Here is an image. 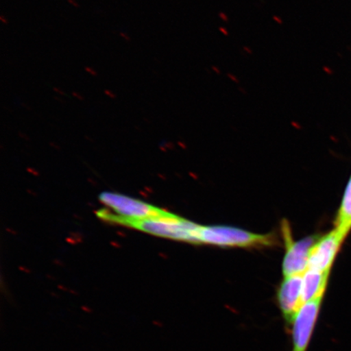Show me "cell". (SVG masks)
<instances>
[{"label":"cell","mask_w":351,"mask_h":351,"mask_svg":"<svg viewBox=\"0 0 351 351\" xmlns=\"http://www.w3.org/2000/svg\"><path fill=\"white\" fill-rule=\"evenodd\" d=\"M345 238L351 230V178L346 186L339 215L336 221V229Z\"/></svg>","instance_id":"cell-9"},{"label":"cell","mask_w":351,"mask_h":351,"mask_svg":"<svg viewBox=\"0 0 351 351\" xmlns=\"http://www.w3.org/2000/svg\"><path fill=\"white\" fill-rule=\"evenodd\" d=\"M323 297L302 304L293 318L292 351H307L318 322Z\"/></svg>","instance_id":"cell-5"},{"label":"cell","mask_w":351,"mask_h":351,"mask_svg":"<svg viewBox=\"0 0 351 351\" xmlns=\"http://www.w3.org/2000/svg\"><path fill=\"white\" fill-rule=\"evenodd\" d=\"M278 306L287 326H291L302 302V275L287 276L278 291Z\"/></svg>","instance_id":"cell-7"},{"label":"cell","mask_w":351,"mask_h":351,"mask_svg":"<svg viewBox=\"0 0 351 351\" xmlns=\"http://www.w3.org/2000/svg\"><path fill=\"white\" fill-rule=\"evenodd\" d=\"M344 239L336 230L319 239L311 249L308 269L323 273L330 271L332 263Z\"/></svg>","instance_id":"cell-6"},{"label":"cell","mask_w":351,"mask_h":351,"mask_svg":"<svg viewBox=\"0 0 351 351\" xmlns=\"http://www.w3.org/2000/svg\"><path fill=\"white\" fill-rule=\"evenodd\" d=\"M282 228L285 249H287L282 265L284 276L287 278V276L304 275L308 269L311 249L318 239L315 236H311L295 241L292 239L291 227L287 221H282Z\"/></svg>","instance_id":"cell-4"},{"label":"cell","mask_w":351,"mask_h":351,"mask_svg":"<svg viewBox=\"0 0 351 351\" xmlns=\"http://www.w3.org/2000/svg\"><path fill=\"white\" fill-rule=\"evenodd\" d=\"M121 36L125 39L126 42H130L131 38L127 35L125 33L121 32L120 33Z\"/></svg>","instance_id":"cell-14"},{"label":"cell","mask_w":351,"mask_h":351,"mask_svg":"<svg viewBox=\"0 0 351 351\" xmlns=\"http://www.w3.org/2000/svg\"><path fill=\"white\" fill-rule=\"evenodd\" d=\"M85 70L88 73L91 74L92 76L95 77V76L98 75V72L96 71V70L94 69L93 68L88 67V66H86V67L85 68Z\"/></svg>","instance_id":"cell-10"},{"label":"cell","mask_w":351,"mask_h":351,"mask_svg":"<svg viewBox=\"0 0 351 351\" xmlns=\"http://www.w3.org/2000/svg\"><path fill=\"white\" fill-rule=\"evenodd\" d=\"M0 21H1L2 23L4 24V25H8V19H6L5 16H4L3 15H2L1 16H0Z\"/></svg>","instance_id":"cell-15"},{"label":"cell","mask_w":351,"mask_h":351,"mask_svg":"<svg viewBox=\"0 0 351 351\" xmlns=\"http://www.w3.org/2000/svg\"><path fill=\"white\" fill-rule=\"evenodd\" d=\"M69 3L73 4V5L77 8H80L79 3H77L76 1H74V0H69Z\"/></svg>","instance_id":"cell-16"},{"label":"cell","mask_w":351,"mask_h":351,"mask_svg":"<svg viewBox=\"0 0 351 351\" xmlns=\"http://www.w3.org/2000/svg\"><path fill=\"white\" fill-rule=\"evenodd\" d=\"M122 226L134 228L160 238L201 244V226L168 212L159 217L126 221Z\"/></svg>","instance_id":"cell-2"},{"label":"cell","mask_w":351,"mask_h":351,"mask_svg":"<svg viewBox=\"0 0 351 351\" xmlns=\"http://www.w3.org/2000/svg\"><path fill=\"white\" fill-rule=\"evenodd\" d=\"M274 235L256 234L239 228L201 226L200 243L221 247H267L275 243Z\"/></svg>","instance_id":"cell-3"},{"label":"cell","mask_w":351,"mask_h":351,"mask_svg":"<svg viewBox=\"0 0 351 351\" xmlns=\"http://www.w3.org/2000/svg\"><path fill=\"white\" fill-rule=\"evenodd\" d=\"M104 94L108 95V97L111 98V99H116V95L113 93L112 91L111 90H104Z\"/></svg>","instance_id":"cell-11"},{"label":"cell","mask_w":351,"mask_h":351,"mask_svg":"<svg viewBox=\"0 0 351 351\" xmlns=\"http://www.w3.org/2000/svg\"><path fill=\"white\" fill-rule=\"evenodd\" d=\"M53 90L56 92L57 94H59L60 95H66L65 92L60 89V88L54 87Z\"/></svg>","instance_id":"cell-13"},{"label":"cell","mask_w":351,"mask_h":351,"mask_svg":"<svg viewBox=\"0 0 351 351\" xmlns=\"http://www.w3.org/2000/svg\"><path fill=\"white\" fill-rule=\"evenodd\" d=\"M329 271L307 269L302 275V302L304 304L315 298L324 297L328 283Z\"/></svg>","instance_id":"cell-8"},{"label":"cell","mask_w":351,"mask_h":351,"mask_svg":"<svg viewBox=\"0 0 351 351\" xmlns=\"http://www.w3.org/2000/svg\"><path fill=\"white\" fill-rule=\"evenodd\" d=\"M73 95L74 96V97L77 98L79 100L83 101V100L85 99V98L83 97L82 95H81L80 94L77 93V92H76V91H73Z\"/></svg>","instance_id":"cell-12"},{"label":"cell","mask_w":351,"mask_h":351,"mask_svg":"<svg viewBox=\"0 0 351 351\" xmlns=\"http://www.w3.org/2000/svg\"><path fill=\"white\" fill-rule=\"evenodd\" d=\"M99 199L108 209L99 210L97 216L104 221L122 225L126 221H143L163 216L167 212L142 200L114 192H103Z\"/></svg>","instance_id":"cell-1"}]
</instances>
